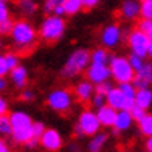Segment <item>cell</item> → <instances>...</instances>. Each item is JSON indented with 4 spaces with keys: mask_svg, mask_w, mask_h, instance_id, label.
Returning <instances> with one entry per match:
<instances>
[{
    "mask_svg": "<svg viewBox=\"0 0 152 152\" xmlns=\"http://www.w3.org/2000/svg\"><path fill=\"white\" fill-rule=\"evenodd\" d=\"M17 10L20 11L22 16H33L37 11V3L34 0H19Z\"/></svg>",
    "mask_w": 152,
    "mask_h": 152,
    "instance_id": "cell-22",
    "label": "cell"
},
{
    "mask_svg": "<svg viewBox=\"0 0 152 152\" xmlns=\"http://www.w3.org/2000/svg\"><path fill=\"white\" fill-rule=\"evenodd\" d=\"M140 2H143V0H140Z\"/></svg>",
    "mask_w": 152,
    "mask_h": 152,
    "instance_id": "cell-50",
    "label": "cell"
},
{
    "mask_svg": "<svg viewBox=\"0 0 152 152\" xmlns=\"http://www.w3.org/2000/svg\"><path fill=\"white\" fill-rule=\"evenodd\" d=\"M99 0H82V5H84L86 10H92L95 6H98Z\"/></svg>",
    "mask_w": 152,
    "mask_h": 152,
    "instance_id": "cell-41",
    "label": "cell"
},
{
    "mask_svg": "<svg viewBox=\"0 0 152 152\" xmlns=\"http://www.w3.org/2000/svg\"><path fill=\"white\" fill-rule=\"evenodd\" d=\"M86 78L88 81H92L93 84H101L104 81H109L112 78L110 75V67L107 64H95V62H90V65L87 67L86 70Z\"/></svg>",
    "mask_w": 152,
    "mask_h": 152,
    "instance_id": "cell-11",
    "label": "cell"
},
{
    "mask_svg": "<svg viewBox=\"0 0 152 152\" xmlns=\"http://www.w3.org/2000/svg\"><path fill=\"white\" fill-rule=\"evenodd\" d=\"M127 59H129L130 65L134 67V70H135V72H137V70H140V68L143 67V64H144V58L140 56V54H135V53H130L129 56H127Z\"/></svg>",
    "mask_w": 152,
    "mask_h": 152,
    "instance_id": "cell-30",
    "label": "cell"
},
{
    "mask_svg": "<svg viewBox=\"0 0 152 152\" xmlns=\"http://www.w3.org/2000/svg\"><path fill=\"white\" fill-rule=\"evenodd\" d=\"M120 88L123 90L124 96L127 98L129 102H135V95H137V87L134 86V82H123V84H120Z\"/></svg>",
    "mask_w": 152,
    "mask_h": 152,
    "instance_id": "cell-26",
    "label": "cell"
},
{
    "mask_svg": "<svg viewBox=\"0 0 152 152\" xmlns=\"http://www.w3.org/2000/svg\"><path fill=\"white\" fill-rule=\"evenodd\" d=\"M10 112V102L5 96L0 95V115H8Z\"/></svg>",
    "mask_w": 152,
    "mask_h": 152,
    "instance_id": "cell-40",
    "label": "cell"
},
{
    "mask_svg": "<svg viewBox=\"0 0 152 152\" xmlns=\"http://www.w3.org/2000/svg\"><path fill=\"white\" fill-rule=\"evenodd\" d=\"M12 20L11 17L10 19H5V20H0V36H6V34H10L11 30H12Z\"/></svg>",
    "mask_w": 152,
    "mask_h": 152,
    "instance_id": "cell-34",
    "label": "cell"
},
{
    "mask_svg": "<svg viewBox=\"0 0 152 152\" xmlns=\"http://www.w3.org/2000/svg\"><path fill=\"white\" fill-rule=\"evenodd\" d=\"M11 42L16 48L22 51H30L37 42V31L26 19L16 20L12 23V30L10 33Z\"/></svg>",
    "mask_w": 152,
    "mask_h": 152,
    "instance_id": "cell-1",
    "label": "cell"
},
{
    "mask_svg": "<svg viewBox=\"0 0 152 152\" xmlns=\"http://www.w3.org/2000/svg\"><path fill=\"white\" fill-rule=\"evenodd\" d=\"M11 68L6 64V59H5V54H0V76H8L10 75Z\"/></svg>",
    "mask_w": 152,
    "mask_h": 152,
    "instance_id": "cell-39",
    "label": "cell"
},
{
    "mask_svg": "<svg viewBox=\"0 0 152 152\" xmlns=\"http://www.w3.org/2000/svg\"><path fill=\"white\" fill-rule=\"evenodd\" d=\"M75 104V93H72L68 88H54L47 95V106L58 113L70 112Z\"/></svg>",
    "mask_w": 152,
    "mask_h": 152,
    "instance_id": "cell-5",
    "label": "cell"
},
{
    "mask_svg": "<svg viewBox=\"0 0 152 152\" xmlns=\"http://www.w3.org/2000/svg\"><path fill=\"white\" fill-rule=\"evenodd\" d=\"M140 0H124L120 6V16L124 20H137L140 17Z\"/></svg>",
    "mask_w": 152,
    "mask_h": 152,
    "instance_id": "cell-15",
    "label": "cell"
},
{
    "mask_svg": "<svg viewBox=\"0 0 152 152\" xmlns=\"http://www.w3.org/2000/svg\"><path fill=\"white\" fill-rule=\"evenodd\" d=\"M73 93L81 102H88L92 99L93 93H95V84L88 79H82V81L75 84Z\"/></svg>",
    "mask_w": 152,
    "mask_h": 152,
    "instance_id": "cell-14",
    "label": "cell"
},
{
    "mask_svg": "<svg viewBox=\"0 0 152 152\" xmlns=\"http://www.w3.org/2000/svg\"><path fill=\"white\" fill-rule=\"evenodd\" d=\"M113 88V86L110 84V81H104V82H101V84H96L95 86V92H98V93H102V95H107L110 90Z\"/></svg>",
    "mask_w": 152,
    "mask_h": 152,
    "instance_id": "cell-35",
    "label": "cell"
},
{
    "mask_svg": "<svg viewBox=\"0 0 152 152\" xmlns=\"http://www.w3.org/2000/svg\"><path fill=\"white\" fill-rule=\"evenodd\" d=\"M90 102H92V106H93L95 109H99L101 106L107 104L106 95H102V93H98V92H95V93H93V96H92V99H90Z\"/></svg>",
    "mask_w": 152,
    "mask_h": 152,
    "instance_id": "cell-32",
    "label": "cell"
},
{
    "mask_svg": "<svg viewBox=\"0 0 152 152\" xmlns=\"http://www.w3.org/2000/svg\"><path fill=\"white\" fill-rule=\"evenodd\" d=\"M109 141V135L106 132H96L95 135L90 137V140L87 143V151L88 152H102L104 148L107 146Z\"/></svg>",
    "mask_w": 152,
    "mask_h": 152,
    "instance_id": "cell-19",
    "label": "cell"
},
{
    "mask_svg": "<svg viewBox=\"0 0 152 152\" xmlns=\"http://www.w3.org/2000/svg\"><path fill=\"white\" fill-rule=\"evenodd\" d=\"M5 59H6V64H8L10 68H14L20 64V61H19V56L16 53H6L5 54Z\"/></svg>",
    "mask_w": 152,
    "mask_h": 152,
    "instance_id": "cell-36",
    "label": "cell"
},
{
    "mask_svg": "<svg viewBox=\"0 0 152 152\" xmlns=\"http://www.w3.org/2000/svg\"><path fill=\"white\" fill-rule=\"evenodd\" d=\"M6 87H8V81H6V76H0V93L3 90H6Z\"/></svg>",
    "mask_w": 152,
    "mask_h": 152,
    "instance_id": "cell-44",
    "label": "cell"
},
{
    "mask_svg": "<svg viewBox=\"0 0 152 152\" xmlns=\"http://www.w3.org/2000/svg\"><path fill=\"white\" fill-rule=\"evenodd\" d=\"M148 56L151 58L152 61V39H151V42H149V48H148Z\"/></svg>",
    "mask_w": 152,
    "mask_h": 152,
    "instance_id": "cell-47",
    "label": "cell"
},
{
    "mask_svg": "<svg viewBox=\"0 0 152 152\" xmlns=\"http://www.w3.org/2000/svg\"><path fill=\"white\" fill-rule=\"evenodd\" d=\"M135 123V120L132 118V115L127 109H121L116 113V120L113 124V132L115 134H121V132H127V130L132 127V124Z\"/></svg>",
    "mask_w": 152,
    "mask_h": 152,
    "instance_id": "cell-16",
    "label": "cell"
},
{
    "mask_svg": "<svg viewBox=\"0 0 152 152\" xmlns=\"http://www.w3.org/2000/svg\"><path fill=\"white\" fill-rule=\"evenodd\" d=\"M68 151L70 152H81L79 146H76V144H70V146H68Z\"/></svg>",
    "mask_w": 152,
    "mask_h": 152,
    "instance_id": "cell-46",
    "label": "cell"
},
{
    "mask_svg": "<svg viewBox=\"0 0 152 152\" xmlns=\"http://www.w3.org/2000/svg\"><path fill=\"white\" fill-rule=\"evenodd\" d=\"M134 86L137 88H146L151 87L152 84V62H146L144 61L143 67L140 70L135 72V78H134Z\"/></svg>",
    "mask_w": 152,
    "mask_h": 152,
    "instance_id": "cell-13",
    "label": "cell"
},
{
    "mask_svg": "<svg viewBox=\"0 0 152 152\" xmlns=\"http://www.w3.org/2000/svg\"><path fill=\"white\" fill-rule=\"evenodd\" d=\"M138 130L143 137L152 135V113H146L143 118L138 121Z\"/></svg>",
    "mask_w": 152,
    "mask_h": 152,
    "instance_id": "cell-24",
    "label": "cell"
},
{
    "mask_svg": "<svg viewBox=\"0 0 152 152\" xmlns=\"http://www.w3.org/2000/svg\"><path fill=\"white\" fill-rule=\"evenodd\" d=\"M135 104H138L143 109H151L152 106V90L151 87L146 88H137V95H135Z\"/></svg>",
    "mask_w": 152,
    "mask_h": 152,
    "instance_id": "cell-20",
    "label": "cell"
},
{
    "mask_svg": "<svg viewBox=\"0 0 152 152\" xmlns=\"http://www.w3.org/2000/svg\"><path fill=\"white\" fill-rule=\"evenodd\" d=\"M106 99H107V104L112 106L116 110H121V109H127L129 110L130 107L135 104V102H129L127 101V98L124 96V93H123V90L120 88V86L118 87H113L112 90L106 95Z\"/></svg>",
    "mask_w": 152,
    "mask_h": 152,
    "instance_id": "cell-12",
    "label": "cell"
},
{
    "mask_svg": "<svg viewBox=\"0 0 152 152\" xmlns=\"http://www.w3.org/2000/svg\"><path fill=\"white\" fill-rule=\"evenodd\" d=\"M10 19V6L6 0H0V20Z\"/></svg>",
    "mask_w": 152,
    "mask_h": 152,
    "instance_id": "cell-37",
    "label": "cell"
},
{
    "mask_svg": "<svg viewBox=\"0 0 152 152\" xmlns=\"http://www.w3.org/2000/svg\"><path fill=\"white\" fill-rule=\"evenodd\" d=\"M2 47H3V42H2V39H0V50H2Z\"/></svg>",
    "mask_w": 152,
    "mask_h": 152,
    "instance_id": "cell-48",
    "label": "cell"
},
{
    "mask_svg": "<svg viewBox=\"0 0 152 152\" xmlns=\"http://www.w3.org/2000/svg\"><path fill=\"white\" fill-rule=\"evenodd\" d=\"M129 112H130V115H132V118L138 123V121H140L144 115L148 113V110H146V109H143V107H140L138 104H134L132 107L129 109Z\"/></svg>",
    "mask_w": 152,
    "mask_h": 152,
    "instance_id": "cell-31",
    "label": "cell"
},
{
    "mask_svg": "<svg viewBox=\"0 0 152 152\" xmlns=\"http://www.w3.org/2000/svg\"><path fill=\"white\" fill-rule=\"evenodd\" d=\"M149 42H151V39L138 28L132 30L127 36V45L130 48V51L135 53V54H140V56H143V58L148 56Z\"/></svg>",
    "mask_w": 152,
    "mask_h": 152,
    "instance_id": "cell-8",
    "label": "cell"
},
{
    "mask_svg": "<svg viewBox=\"0 0 152 152\" xmlns=\"http://www.w3.org/2000/svg\"><path fill=\"white\" fill-rule=\"evenodd\" d=\"M140 17L152 20V0H143V2H141Z\"/></svg>",
    "mask_w": 152,
    "mask_h": 152,
    "instance_id": "cell-29",
    "label": "cell"
},
{
    "mask_svg": "<svg viewBox=\"0 0 152 152\" xmlns=\"http://www.w3.org/2000/svg\"><path fill=\"white\" fill-rule=\"evenodd\" d=\"M137 28L140 31H143L149 39H152V20L151 19L140 17V20H138V23H137Z\"/></svg>",
    "mask_w": 152,
    "mask_h": 152,
    "instance_id": "cell-27",
    "label": "cell"
},
{
    "mask_svg": "<svg viewBox=\"0 0 152 152\" xmlns=\"http://www.w3.org/2000/svg\"><path fill=\"white\" fill-rule=\"evenodd\" d=\"M12 134V127H11V120H10V113L8 115H0V137H11Z\"/></svg>",
    "mask_w": 152,
    "mask_h": 152,
    "instance_id": "cell-25",
    "label": "cell"
},
{
    "mask_svg": "<svg viewBox=\"0 0 152 152\" xmlns=\"http://www.w3.org/2000/svg\"><path fill=\"white\" fill-rule=\"evenodd\" d=\"M64 3V0H44L42 2V11L45 12V14H53L54 10L58 8L59 5Z\"/></svg>",
    "mask_w": 152,
    "mask_h": 152,
    "instance_id": "cell-28",
    "label": "cell"
},
{
    "mask_svg": "<svg viewBox=\"0 0 152 152\" xmlns=\"http://www.w3.org/2000/svg\"><path fill=\"white\" fill-rule=\"evenodd\" d=\"M45 124L42 121H33V138H37V140H40V137H42V134L45 132Z\"/></svg>",
    "mask_w": 152,
    "mask_h": 152,
    "instance_id": "cell-33",
    "label": "cell"
},
{
    "mask_svg": "<svg viewBox=\"0 0 152 152\" xmlns=\"http://www.w3.org/2000/svg\"><path fill=\"white\" fill-rule=\"evenodd\" d=\"M123 39V30L116 23H109L99 33V42L106 48H115L118 47Z\"/></svg>",
    "mask_w": 152,
    "mask_h": 152,
    "instance_id": "cell-9",
    "label": "cell"
},
{
    "mask_svg": "<svg viewBox=\"0 0 152 152\" xmlns=\"http://www.w3.org/2000/svg\"><path fill=\"white\" fill-rule=\"evenodd\" d=\"M0 152H11L10 144L6 143V140L3 137H0Z\"/></svg>",
    "mask_w": 152,
    "mask_h": 152,
    "instance_id": "cell-42",
    "label": "cell"
},
{
    "mask_svg": "<svg viewBox=\"0 0 152 152\" xmlns=\"http://www.w3.org/2000/svg\"><path fill=\"white\" fill-rule=\"evenodd\" d=\"M39 143L47 152H59L62 149V146H64V138H62L58 129L47 127L42 137H40Z\"/></svg>",
    "mask_w": 152,
    "mask_h": 152,
    "instance_id": "cell-10",
    "label": "cell"
},
{
    "mask_svg": "<svg viewBox=\"0 0 152 152\" xmlns=\"http://www.w3.org/2000/svg\"><path fill=\"white\" fill-rule=\"evenodd\" d=\"M67 28V23L64 17L56 16V14H48L39 26V36L42 37L45 42H58V40L64 36Z\"/></svg>",
    "mask_w": 152,
    "mask_h": 152,
    "instance_id": "cell-4",
    "label": "cell"
},
{
    "mask_svg": "<svg viewBox=\"0 0 152 152\" xmlns=\"http://www.w3.org/2000/svg\"><path fill=\"white\" fill-rule=\"evenodd\" d=\"M90 51L86 48H76L72 51V54L67 58L64 62V67L61 70V75L67 79H72L75 76L81 75L82 72L87 70V67L90 65Z\"/></svg>",
    "mask_w": 152,
    "mask_h": 152,
    "instance_id": "cell-3",
    "label": "cell"
},
{
    "mask_svg": "<svg viewBox=\"0 0 152 152\" xmlns=\"http://www.w3.org/2000/svg\"><path fill=\"white\" fill-rule=\"evenodd\" d=\"M12 134L11 138L16 144H23L33 138V118L25 110H14L10 113Z\"/></svg>",
    "mask_w": 152,
    "mask_h": 152,
    "instance_id": "cell-2",
    "label": "cell"
},
{
    "mask_svg": "<svg viewBox=\"0 0 152 152\" xmlns=\"http://www.w3.org/2000/svg\"><path fill=\"white\" fill-rule=\"evenodd\" d=\"M101 123L96 112L90 109H84L78 116V123L75 124V135L78 137H92L101 130Z\"/></svg>",
    "mask_w": 152,
    "mask_h": 152,
    "instance_id": "cell-6",
    "label": "cell"
},
{
    "mask_svg": "<svg viewBox=\"0 0 152 152\" xmlns=\"http://www.w3.org/2000/svg\"><path fill=\"white\" fill-rule=\"evenodd\" d=\"M62 5H64V10H65V16H76L84 8L82 0H64Z\"/></svg>",
    "mask_w": 152,
    "mask_h": 152,
    "instance_id": "cell-23",
    "label": "cell"
},
{
    "mask_svg": "<svg viewBox=\"0 0 152 152\" xmlns=\"http://www.w3.org/2000/svg\"><path fill=\"white\" fill-rule=\"evenodd\" d=\"M144 149L148 152H152V135L146 137V141H144Z\"/></svg>",
    "mask_w": 152,
    "mask_h": 152,
    "instance_id": "cell-45",
    "label": "cell"
},
{
    "mask_svg": "<svg viewBox=\"0 0 152 152\" xmlns=\"http://www.w3.org/2000/svg\"><path fill=\"white\" fill-rule=\"evenodd\" d=\"M34 98H36V95H34L33 90H28V88H22V92H20V99H22V101L31 102V101H34Z\"/></svg>",
    "mask_w": 152,
    "mask_h": 152,
    "instance_id": "cell-38",
    "label": "cell"
},
{
    "mask_svg": "<svg viewBox=\"0 0 152 152\" xmlns=\"http://www.w3.org/2000/svg\"><path fill=\"white\" fill-rule=\"evenodd\" d=\"M10 78H11V82L14 84V87L22 90L28 84V68L19 64L17 67L10 70Z\"/></svg>",
    "mask_w": 152,
    "mask_h": 152,
    "instance_id": "cell-18",
    "label": "cell"
},
{
    "mask_svg": "<svg viewBox=\"0 0 152 152\" xmlns=\"http://www.w3.org/2000/svg\"><path fill=\"white\" fill-rule=\"evenodd\" d=\"M90 59H92V62H95V64H107L109 65L110 59H112V54L109 53V48L101 45L98 48H95V50L90 53Z\"/></svg>",
    "mask_w": 152,
    "mask_h": 152,
    "instance_id": "cell-21",
    "label": "cell"
},
{
    "mask_svg": "<svg viewBox=\"0 0 152 152\" xmlns=\"http://www.w3.org/2000/svg\"><path fill=\"white\" fill-rule=\"evenodd\" d=\"M143 152H148V151H146V149H144V151H143Z\"/></svg>",
    "mask_w": 152,
    "mask_h": 152,
    "instance_id": "cell-49",
    "label": "cell"
},
{
    "mask_svg": "<svg viewBox=\"0 0 152 152\" xmlns=\"http://www.w3.org/2000/svg\"><path fill=\"white\" fill-rule=\"evenodd\" d=\"M37 144H39V140H37V138H31L30 141L25 143V148H26V149H34V148L37 146Z\"/></svg>",
    "mask_w": 152,
    "mask_h": 152,
    "instance_id": "cell-43",
    "label": "cell"
},
{
    "mask_svg": "<svg viewBox=\"0 0 152 152\" xmlns=\"http://www.w3.org/2000/svg\"><path fill=\"white\" fill-rule=\"evenodd\" d=\"M116 113H118V110L109 104H104L99 109H96V115H98V120H99L102 127H113L115 120H116Z\"/></svg>",
    "mask_w": 152,
    "mask_h": 152,
    "instance_id": "cell-17",
    "label": "cell"
},
{
    "mask_svg": "<svg viewBox=\"0 0 152 152\" xmlns=\"http://www.w3.org/2000/svg\"><path fill=\"white\" fill-rule=\"evenodd\" d=\"M109 67H110V75H112L113 81H116L118 84L130 82L135 78V70L126 56H112V59L109 62Z\"/></svg>",
    "mask_w": 152,
    "mask_h": 152,
    "instance_id": "cell-7",
    "label": "cell"
}]
</instances>
